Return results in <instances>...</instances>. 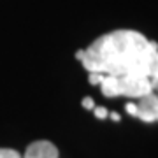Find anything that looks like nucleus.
I'll use <instances>...</instances> for the list:
<instances>
[{
	"label": "nucleus",
	"mask_w": 158,
	"mask_h": 158,
	"mask_svg": "<svg viewBox=\"0 0 158 158\" xmlns=\"http://www.w3.org/2000/svg\"><path fill=\"white\" fill-rule=\"evenodd\" d=\"M109 116H111V119H114V121H119V114L118 113H111Z\"/></svg>",
	"instance_id": "obj_12"
},
{
	"label": "nucleus",
	"mask_w": 158,
	"mask_h": 158,
	"mask_svg": "<svg viewBox=\"0 0 158 158\" xmlns=\"http://www.w3.org/2000/svg\"><path fill=\"white\" fill-rule=\"evenodd\" d=\"M0 158H21V155L11 148H0Z\"/></svg>",
	"instance_id": "obj_7"
},
{
	"label": "nucleus",
	"mask_w": 158,
	"mask_h": 158,
	"mask_svg": "<svg viewBox=\"0 0 158 158\" xmlns=\"http://www.w3.org/2000/svg\"><path fill=\"white\" fill-rule=\"evenodd\" d=\"M83 107H85V109H93V107H95V102H93V98H90V97L83 98Z\"/></svg>",
	"instance_id": "obj_10"
},
{
	"label": "nucleus",
	"mask_w": 158,
	"mask_h": 158,
	"mask_svg": "<svg viewBox=\"0 0 158 158\" xmlns=\"http://www.w3.org/2000/svg\"><path fill=\"white\" fill-rule=\"evenodd\" d=\"M153 91L158 95V81H153Z\"/></svg>",
	"instance_id": "obj_13"
},
{
	"label": "nucleus",
	"mask_w": 158,
	"mask_h": 158,
	"mask_svg": "<svg viewBox=\"0 0 158 158\" xmlns=\"http://www.w3.org/2000/svg\"><path fill=\"white\" fill-rule=\"evenodd\" d=\"M156 121H158V107H156Z\"/></svg>",
	"instance_id": "obj_14"
},
{
	"label": "nucleus",
	"mask_w": 158,
	"mask_h": 158,
	"mask_svg": "<svg viewBox=\"0 0 158 158\" xmlns=\"http://www.w3.org/2000/svg\"><path fill=\"white\" fill-rule=\"evenodd\" d=\"M137 118L144 123H155L156 121V107H158V95L155 91L137 98Z\"/></svg>",
	"instance_id": "obj_4"
},
{
	"label": "nucleus",
	"mask_w": 158,
	"mask_h": 158,
	"mask_svg": "<svg viewBox=\"0 0 158 158\" xmlns=\"http://www.w3.org/2000/svg\"><path fill=\"white\" fill-rule=\"evenodd\" d=\"M127 113H128L130 116L137 118V106L135 104H127Z\"/></svg>",
	"instance_id": "obj_11"
},
{
	"label": "nucleus",
	"mask_w": 158,
	"mask_h": 158,
	"mask_svg": "<svg viewBox=\"0 0 158 158\" xmlns=\"http://www.w3.org/2000/svg\"><path fill=\"white\" fill-rule=\"evenodd\" d=\"M100 90L106 97H118V77L104 76V79L100 83Z\"/></svg>",
	"instance_id": "obj_5"
},
{
	"label": "nucleus",
	"mask_w": 158,
	"mask_h": 158,
	"mask_svg": "<svg viewBox=\"0 0 158 158\" xmlns=\"http://www.w3.org/2000/svg\"><path fill=\"white\" fill-rule=\"evenodd\" d=\"M93 113H95V116L98 119H104V118H107L109 116V113H107V109L106 107H97L95 106V107H93Z\"/></svg>",
	"instance_id": "obj_8"
},
{
	"label": "nucleus",
	"mask_w": 158,
	"mask_h": 158,
	"mask_svg": "<svg viewBox=\"0 0 158 158\" xmlns=\"http://www.w3.org/2000/svg\"><path fill=\"white\" fill-rule=\"evenodd\" d=\"M21 158H60V151L51 141L39 139L30 142Z\"/></svg>",
	"instance_id": "obj_3"
},
{
	"label": "nucleus",
	"mask_w": 158,
	"mask_h": 158,
	"mask_svg": "<svg viewBox=\"0 0 158 158\" xmlns=\"http://www.w3.org/2000/svg\"><path fill=\"white\" fill-rule=\"evenodd\" d=\"M148 77L151 81H158V51L149 60V67H148Z\"/></svg>",
	"instance_id": "obj_6"
},
{
	"label": "nucleus",
	"mask_w": 158,
	"mask_h": 158,
	"mask_svg": "<svg viewBox=\"0 0 158 158\" xmlns=\"http://www.w3.org/2000/svg\"><path fill=\"white\" fill-rule=\"evenodd\" d=\"M158 44L137 30L119 28L97 37L81 55V65L88 72L114 77H148L149 60Z\"/></svg>",
	"instance_id": "obj_1"
},
{
	"label": "nucleus",
	"mask_w": 158,
	"mask_h": 158,
	"mask_svg": "<svg viewBox=\"0 0 158 158\" xmlns=\"http://www.w3.org/2000/svg\"><path fill=\"white\" fill-rule=\"evenodd\" d=\"M153 91V81L149 77H134L125 76L118 77V97L128 98H141Z\"/></svg>",
	"instance_id": "obj_2"
},
{
	"label": "nucleus",
	"mask_w": 158,
	"mask_h": 158,
	"mask_svg": "<svg viewBox=\"0 0 158 158\" xmlns=\"http://www.w3.org/2000/svg\"><path fill=\"white\" fill-rule=\"evenodd\" d=\"M102 79H104V74H98V72H90V83L91 85H100Z\"/></svg>",
	"instance_id": "obj_9"
}]
</instances>
